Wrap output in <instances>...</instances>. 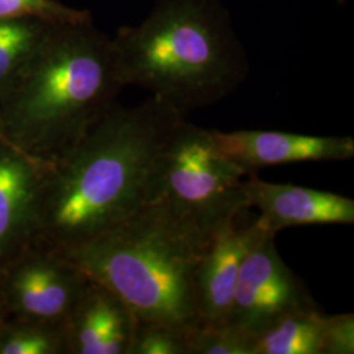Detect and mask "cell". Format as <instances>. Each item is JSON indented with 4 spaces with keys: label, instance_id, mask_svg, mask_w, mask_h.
<instances>
[{
    "label": "cell",
    "instance_id": "6da1fadb",
    "mask_svg": "<svg viewBox=\"0 0 354 354\" xmlns=\"http://www.w3.org/2000/svg\"><path fill=\"white\" fill-rule=\"evenodd\" d=\"M183 118L152 96L131 108L115 102L75 145L48 162L35 244L66 252L160 198L167 149Z\"/></svg>",
    "mask_w": 354,
    "mask_h": 354
},
{
    "label": "cell",
    "instance_id": "7a4b0ae2",
    "mask_svg": "<svg viewBox=\"0 0 354 354\" xmlns=\"http://www.w3.org/2000/svg\"><path fill=\"white\" fill-rule=\"evenodd\" d=\"M124 87L112 38L92 21L53 24L0 99V137L51 160L113 106Z\"/></svg>",
    "mask_w": 354,
    "mask_h": 354
},
{
    "label": "cell",
    "instance_id": "3957f363",
    "mask_svg": "<svg viewBox=\"0 0 354 354\" xmlns=\"http://www.w3.org/2000/svg\"><path fill=\"white\" fill-rule=\"evenodd\" d=\"M213 232L160 197L93 239L59 253L112 291L138 320L190 330L203 324L196 279Z\"/></svg>",
    "mask_w": 354,
    "mask_h": 354
},
{
    "label": "cell",
    "instance_id": "277c9868",
    "mask_svg": "<svg viewBox=\"0 0 354 354\" xmlns=\"http://www.w3.org/2000/svg\"><path fill=\"white\" fill-rule=\"evenodd\" d=\"M113 39L124 86L180 113L213 105L241 86L248 61L218 0H158L140 26Z\"/></svg>",
    "mask_w": 354,
    "mask_h": 354
},
{
    "label": "cell",
    "instance_id": "5b68a950",
    "mask_svg": "<svg viewBox=\"0 0 354 354\" xmlns=\"http://www.w3.org/2000/svg\"><path fill=\"white\" fill-rule=\"evenodd\" d=\"M247 174L218 150L212 130L180 121L165 155L163 194L197 223L214 231L250 210Z\"/></svg>",
    "mask_w": 354,
    "mask_h": 354
},
{
    "label": "cell",
    "instance_id": "8992f818",
    "mask_svg": "<svg viewBox=\"0 0 354 354\" xmlns=\"http://www.w3.org/2000/svg\"><path fill=\"white\" fill-rule=\"evenodd\" d=\"M88 277L62 253L33 244L0 273L12 319L64 326Z\"/></svg>",
    "mask_w": 354,
    "mask_h": 354
},
{
    "label": "cell",
    "instance_id": "52a82bcc",
    "mask_svg": "<svg viewBox=\"0 0 354 354\" xmlns=\"http://www.w3.org/2000/svg\"><path fill=\"white\" fill-rule=\"evenodd\" d=\"M313 307L317 302L304 281L281 259L276 234L261 228L241 263L230 324L254 336L281 317Z\"/></svg>",
    "mask_w": 354,
    "mask_h": 354
},
{
    "label": "cell",
    "instance_id": "ba28073f",
    "mask_svg": "<svg viewBox=\"0 0 354 354\" xmlns=\"http://www.w3.org/2000/svg\"><path fill=\"white\" fill-rule=\"evenodd\" d=\"M247 213L215 228L203 254L196 279V302L203 324H230L243 259L263 228L257 215L248 218Z\"/></svg>",
    "mask_w": 354,
    "mask_h": 354
},
{
    "label": "cell",
    "instance_id": "9c48e42d",
    "mask_svg": "<svg viewBox=\"0 0 354 354\" xmlns=\"http://www.w3.org/2000/svg\"><path fill=\"white\" fill-rule=\"evenodd\" d=\"M48 162L0 137V273L35 244L38 193Z\"/></svg>",
    "mask_w": 354,
    "mask_h": 354
},
{
    "label": "cell",
    "instance_id": "30bf717a",
    "mask_svg": "<svg viewBox=\"0 0 354 354\" xmlns=\"http://www.w3.org/2000/svg\"><path fill=\"white\" fill-rule=\"evenodd\" d=\"M215 146L250 175L269 165L342 162L354 156L352 137H315L266 130H212Z\"/></svg>",
    "mask_w": 354,
    "mask_h": 354
},
{
    "label": "cell",
    "instance_id": "8fae6325",
    "mask_svg": "<svg viewBox=\"0 0 354 354\" xmlns=\"http://www.w3.org/2000/svg\"><path fill=\"white\" fill-rule=\"evenodd\" d=\"M244 189L250 209L259 210V223L276 235L295 226L354 223L353 200L336 193L268 183L256 172L247 175Z\"/></svg>",
    "mask_w": 354,
    "mask_h": 354
},
{
    "label": "cell",
    "instance_id": "7c38bea8",
    "mask_svg": "<svg viewBox=\"0 0 354 354\" xmlns=\"http://www.w3.org/2000/svg\"><path fill=\"white\" fill-rule=\"evenodd\" d=\"M137 323L117 295L88 279L62 326L67 354H129Z\"/></svg>",
    "mask_w": 354,
    "mask_h": 354
},
{
    "label": "cell",
    "instance_id": "4fadbf2b",
    "mask_svg": "<svg viewBox=\"0 0 354 354\" xmlns=\"http://www.w3.org/2000/svg\"><path fill=\"white\" fill-rule=\"evenodd\" d=\"M326 320L319 306L285 315L253 336V354H322Z\"/></svg>",
    "mask_w": 354,
    "mask_h": 354
},
{
    "label": "cell",
    "instance_id": "5bb4252c",
    "mask_svg": "<svg viewBox=\"0 0 354 354\" xmlns=\"http://www.w3.org/2000/svg\"><path fill=\"white\" fill-rule=\"evenodd\" d=\"M51 26L39 20L0 19V99L21 75Z\"/></svg>",
    "mask_w": 354,
    "mask_h": 354
},
{
    "label": "cell",
    "instance_id": "9a60e30c",
    "mask_svg": "<svg viewBox=\"0 0 354 354\" xmlns=\"http://www.w3.org/2000/svg\"><path fill=\"white\" fill-rule=\"evenodd\" d=\"M0 354H67L64 327L11 319L0 337Z\"/></svg>",
    "mask_w": 354,
    "mask_h": 354
},
{
    "label": "cell",
    "instance_id": "2e32d148",
    "mask_svg": "<svg viewBox=\"0 0 354 354\" xmlns=\"http://www.w3.org/2000/svg\"><path fill=\"white\" fill-rule=\"evenodd\" d=\"M188 354H253V336L231 324H200L188 330Z\"/></svg>",
    "mask_w": 354,
    "mask_h": 354
},
{
    "label": "cell",
    "instance_id": "e0dca14e",
    "mask_svg": "<svg viewBox=\"0 0 354 354\" xmlns=\"http://www.w3.org/2000/svg\"><path fill=\"white\" fill-rule=\"evenodd\" d=\"M0 19L39 20L50 24L92 21L87 10H76L58 0H0Z\"/></svg>",
    "mask_w": 354,
    "mask_h": 354
},
{
    "label": "cell",
    "instance_id": "ac0fdd59",
    "mask_svg": "<svg viewBox=\"0 0 354 354\" xmlns=\"http://www.w3.org/2000/svg\"><path fill=\"white\" fill-rule=\"evenodd\" d=\"M188 330L138 320L129 354H188Z\"/></svg>",
    "mask_w": 354,
    "mask_h": 354
},
{
    "label": "cell",
    "instance_id": "d6986e66",
    "mask_svg": "<svg viewBox=\"0 0 354 354\" xmlns=\"http://www.w3.org/2000/svg\"><path fill=\"white\" fill-rule=\"evenodd\" d=\"M354 353V315L327 317L322 354Z\"/></svg>",
    "mask_w": 354,
    "mask_h": 354
},
{
    "label": "cell",
    "instance_id": "ffe728a7",
    "mask_svg": "<svg viewBox=\"0 0 354 354\" xmlns=\"http://www.w3.org/2000/svg\"><path fill=\"white\" fill-rule=\"evenodd\" d=\"M11 319H12V317L10 315V313H8L7 307H6V304H4L1 297H0V337H1L4 329H6L7 324L10 323Z\"/></svg>",
    "mask_w": 354,
    "mask_h": 354
}]
</instances>
